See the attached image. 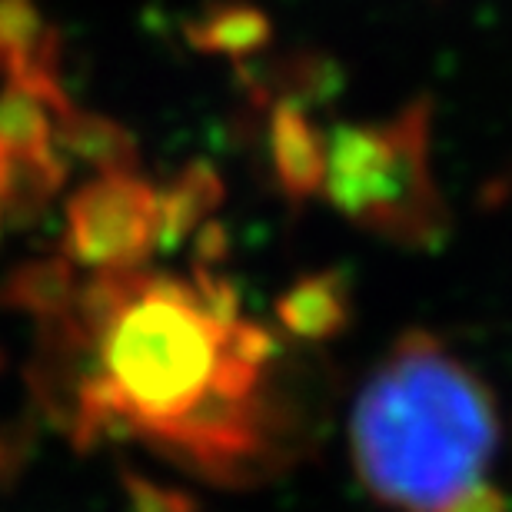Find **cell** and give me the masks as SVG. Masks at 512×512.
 <instances>
[{
	"instance_id": "9",
	"label": "cell",
	"mask_w": 512,
	"mask_h": 512,
	"mask_svg": "<svg viewBox=\"0 0 512 512\" xmlns=\"http://www.w3.org/2000/svg\"><path fill=\"white\" fill-rule=\"evenodd\" d=\"M77 276H74V263L67 256H47V260H34L17 266L14 273L7 276L4 290H0V300L14 310L34 313V316H64L77 300Z\"/></svg>"
},
{
	"instance_id": "13",
	"label": "cell",
	"mask_w": 512,
	"mask_h": 512,
	"mask_svg": "<svg viewBox=\"0 0 512 512\" xmlns=\"http://www.w3.org/2000/svg\"><path fill=\"white\" fill-rule=\"evenodd\" d=\"M193 266H207L213 270L223 256H227V247H230V237H227V227H223L220 220H207L203 227L193 233Z\"/></svg>"
},
{
	"instance_id": "5",
	"label": "cell",
	"mask_w": 512,
	"mask_h": 512,
	"mask_svg": "<svg viewBox=\"0 0 512 512\" xmlns=\"http://www.w3.org/2000/svg\"><path fill=\"white\" fill-rule=\"evenodd\" d=\"M276 320L306 343H323L350 323V293L340 273L306 276L276 300Z\"/></svg>"
},
{
	"instance_id": "16",
	"label": "cell",
	"mask_w": 512,
	"mask_h": 512,
	"mask_svg": "<svg viewBox=\"0 0 512 512\" xmlns=\"http://www.w3.org/2000/svg\"><path fill=\"white\" fill-rule=\"evenodd\" d=\"M4 463H7V449H4V443H0V469H4Z\"/></svg>"
},
{
	"instance_id": "15",
	"label": "cell",
	"mask_w": 512,
	"mask_h": 512,
	"mask_svg": "<svg viewBox=\"0 0 512 512\" xmlns=\"http://www.w3.org/2000/svg\"><path fill=\"white\" fill-rule=\"evenodd\" d=\"M4 167H7V153L0 150V187H4Z\"/></svg>"
},
{
	"instance_id": "10",
	"label": "cell",
	"mask_w": 512,
	"mask_h": 512,
	"mask_svg": "<svg viewBox=\"0 0 512 512\" xmlns=\"http://www.w3.org/2000/svg\"><path fill=\"white\" fill-rule=\"evenodd\" d=\"M270 24L256 7L247 4H217L207 7L197 20L187 24V40L200 54L217 57H247L266 44Z\"/></svg>"
},
{
	"instance_id": "1",
	"label": "cell",
	"mask_w": 512,
	"mask_h": 512,
	"mask_svg": "<svg viewBox=\"0 0 512 512\" xmlns=\"http://www.w3.org/2000/svg\"><path fill=\"white\" fill-rule=\"evenodd\" d=\"M67 316L90 343L74 406L80 446L124 429L220 479L270 456L266 403H230L220 393L230 326L203 310L193 283L140 270L97 273Z\"/></svg>"
},
{
	"instance_id": "12",
	"label": "cell",
	"mask_w": 512,
	"mask_h": 512,
	"mask_svg": "<svg viewBox=\"0 0 512 512\" xmlns=\"http://www.w3.org/2000/svg\"><path fill=\"white\" fill-rule=\"evenodd\" d=\"M127 493H130L133 512H190L187 496L160 489V486L147 483V479H133L127 486Z\"/></svg>"
},
{
	"instance_id": "4",
	"label": "cell",
	"mask_w": 512,
	"mask_h": 512,
	"mask_svg": "<svg viewBox=\"0 0 512 512\" xmlns=\"http://www.w3.org/2000/svg\"><path fill=\"white\" fill-rule=\"evenodd\" d=\"M223 203V180L210 163H190L157 190V250L183 247Z\"/></svg>"
},
{
	"instance_id": "8",
	"label": "cell",
	"mask_w": 512,
	"mask_h": 512,
	"mask_svg": "<svg viewBox=\"0 0 512 512\" xmlns=\"http://www.w3.org/2000/svg\"><path fill=\"white\" fill-rule=\"evenodd\" d=\"M270 153H273L276 177H280L283 190L290 193V197L303 200L323 187V177H326L323 147L300 110L280 107L273 114Z\"/></svg>"
},
{
	"instance_id": "11",
	"label": "cell",
	"mask_w": 512,
	"mask_h": 512,
	"mask_svg": "<svg viewBox=\"0 0 512 512\" xmlns=\"http://www.w3.org/2000/svg\"><path fill=\"white\" fill-rule=\"evenodd\" d=\"M60 117L64 114L34 87L4 84L0 90V150L14 157V153L50 147Z\"/></svg>"
},
{
	"instance_id": "7",
	"label": "cell",
	"mask_w": 512,
	"mask_h": 512,
	"mask_svg": "<svg viewBox=\"0 0 512 512\" xmlns=\"http://www.w3.org/2000/svg\"><path fill=\"white\" fill-rule=\"evenodd\" d=\"M67 157L50 143L34 153H14L4 167V187H0V213L10 223L34 220L50 200L57 197L67 180Z\"/></svg>"
},
{
	"instance_id": "3",
	"label": "cell",
	"mask_w": 512,
	"mask_h": 512,
	"mask_svg": "<svg viewBox=\"0 0 512 512\" xmlns=\"http://www.w3.org/2000/svg\"><path fill=\"white\" fill-rule=\"evenodd\" d=\"M157 250V190L137 173H100L67 203L64 256L94 273L137 270Z\"/></svg>"
},
{
	"instance_id": "6",
	"label": "cell",
	"mask_w": 512,
	"mask_h": 512,
	"mask_svg": "<svg viewBox=\"0 0 512 512\" xmlns=\"http://www.w3.org/2000/svg\"><path fill=\"white\" fill-rule=\"evenodd\" d=\"M54 143L67 160H80L100 173L137 170V140L110 117L87 114V110L74 107L57 120Z\"/></svg>"
},
{
	"instance_id": "14",
	"label": "cell",
	"mask_w": 512,
	"mask_h": 512,
	"mask_svg": "<svg viewBox=\"0 0 512 512\" xmlns=\"http://www.w3.org/2000/svg\"><path fill=\"white\" fill-rule=\"evenodd\" d=\"M446 512H509V503L496 486L479 483L476 489H469L466 496H459Z\"/></svg>"
},
{
	"instance_id": "2",
	"label": "cell",
	"mask_w": 512,
	"mask_h": 512,
	"mask_svg": "<svg viewBox=\"0 0 512 512\" xmlns=\"http://www.w3.org/2000/svg\"><path fill=\"white\" fill-rule=\"evenodd\" d=\"M363 486L403 512H446L486 483L499 449L489 386L433 333L413 330L363 386L350 419Z\"/></svg>"
}]
</instances>
